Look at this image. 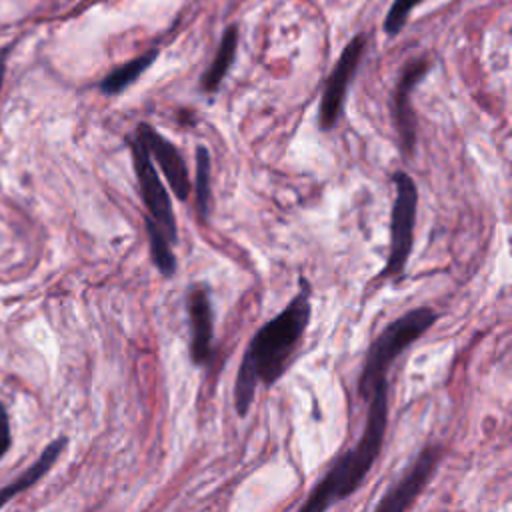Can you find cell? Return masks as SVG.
<instances>
[{
  "label": "cell",
  "instance_id": "ba28073f",
  "mask_svg": "<svg viewBox=\"0 0 512 512\" xmlns=\"http://www.w3.org/2000/svg\"><path fill=\"white\" fill-rule=\"evenodd\" d=\"M134 134L146 144L154 164L160 166V170H162L168 186L176 194V198L184 202L190 196L192 182H190L188 166H186L182 152L176 148V144L172 140H168L164 134L154 130L148 122H138Z\"/></svg>",
  "mask_w": 512,
  "mask_h": 512
},
{
  "label": "cell",
  "instance_id": "4fadbf2b",
  "mask_svg": "<svg viewBox=\"0 0 512 512\" xmlns=\"http://www.w3.org/2000/svg\"><path fill=\"white\" fill-rule=\"evenodd\" d=\"M158 56V50L152 48L128 62H124L122 66L114 68L112 72H108L102 82H100V92L102 94H108V96H114V94H120L122 90H126L130 84H134L142 74L144 70H148L154 60Z\"/></svg>",
  "mask_w": 512,
  "mask_h": 512
},
{
  "label": "cell",
  "instance_id": "7c38bea8",
  "mask_svg": "<svg viewBox=\"0 0 512 512\" xmlns=\"http://www.w3.org/2000/svg\"><path fill=\"white\" fill-rule=\"evenodd\" d=\"M64 446H66V438H64V436H62V438H56L54 442H50V444L44 448V452L40 454V458H38L26 472H22L12 484L4 486V488L0 490V508H2L8 500H12L16 494H20L22 490L34 486V484L54 466V462H56L58 456L62 454Z\"/></svg>",
  "mask_w": 512,
  "mask_h": 512
},
{
  "label": "cell",
  "instance_id": "2e32d148",
  "mask_svg": "<svg viewBox=\"0 0 512 512\" xmlns=\"http://www.w3.org/2000/svg\"><path fill=\"white\" fill-rule=\"evenodd\" d=\"M424 0H394L386 18H384V32L394 38L396 34H400L408 22V16L412 12V8H416L418 4H422Z\"/></svg>",
  "mask_w": 512,
  "mask_h": 512
},
{
  "label": "cell",
  "instance_id": "5b68a950",
  "mask_svg": "<svg viewBox=\"0 0 512 512\" xmlns=\"http://www.w3.org/2000/svg\"><path fill=\"white\" fill-rule=\"evenodd\" d=\"M126 142H128V148L132 154V164H134L142 202L148 210V218H152L160 226V230L166 234L170 244H176L178 242L176 216L172 210L170 194L166 192V186L158 176L156 164H154L146 144L136 134L126 136Z\"/></svg>",
  "mask_w": 512,
  "mask_h": 512
},
{
  "label": "cell",
  "instance_id": "ac0fdd59",
  "mask_svg": "<svg viewBox=\"0 0 512 512\" xmlns=\"http://www.w3.org/2000/svg\"><path fill=\"white\" fill-rule=\"evenodd\" d=\"M8 52H10V46H2V48H0V90H2L4 74H6V60H8Z\"/></svg>",
  "mask_w": 512,
  "mask_h": 512
},
{
  "label": "cell",
  "instance_id": "52a82bcc",
  "mask_svg": "<svg viewBox=\"0 0 512 512\" xmlns=\"http://www.w3.org/2000/svg\"><path fill=\"white\" fill-rule=\"evenodd\" d=\"M432 62L428 56H418L412 58L400 72V78L396 82V90H394V104H392V112H394V124H396V132L400 138V150L404 152V156H412L416 150V114L412 108V90L420 84V80L428 74Z\"/></svg>",
  "mask_w": 512,
  "mask_h": 512
},
{
  "label": "cell",
  "instance_id": "8992f818",
  "mask_svg": "<svg viewBox=\"0 0 512 512\" xmlns=\"http://www.w3.org/2000/svg\"><path fill=\"white\" fill-rule=\"evenodd\" d=\"M366 34H356L342 50L338 62L334 64L324 92H322V100L318 106V126L320 130L328 132L332 130L344 110V100L348 94V86L352 82V78L356 76V70L360 66V60L364 56L366 50Z\"/></svg>",
  "mask_w": 512,
  "mask_h": 512
},
{
  "label": "cell",
  "instance_id": "3957f363",
  "mask_svg": "<svg viewBox=\"0 0 512 512\" xmlns=\"http://www.w3.org/2000/svg\"><path fill=\"white\" fill-rule=\"evenodd\" d=\"M440 314L430 306H420L408 310L406 314L392 320L368 346L360 378H358V394L362 398L370 396L374 382L382 376H388L390 364L412 344L416 342L430 326L436 324Z\"/></svg>",
  "mask_w": 512,
  "mask_h": 512
},
{
  "label": "cell",
  "instance_id": "9a60e30c",
  "mask_svg": "<svg viewBox=\"0 0 512 512\" xmlns=\"http://www.w3.org/2000/svg\"><path fill=\"white\" fill-rule=\"evenodd\" d=\"M144 230L148 236V246H150V256L154 266L160 270L162 276L170 278L176 272V258L170 250V240L160 230V226L148 216L144 218Z\"/></svg>",
  "mask_w": 512,
  "mask_h": 512
},
{
  "label": "cell",
  "instance_id": "e0dca14e",
  "mask_svg": "<svg viewBox=\"0 0 512 512\" xmlns=\"http://www.w3.org/2000/svg\"><path fill=\"white\" fill-rule=\"evenodd\" d=\"M12 444V434H10V420L4 404L0 402V458L8 452Z\"/></svg>",
  "mask_w": 512,
  "mask_h": 512
},
{
  "label": "cell",
  "instance_id": "6da1fadb",
  "mask_svg": "<svg viewBox=\"0 0 512 512\" xmlns=\"http://www.w3.org/2000/svg\"><path fill=\"white\" fill-rule=\"evenodd\" d=\"M298 282L300 290L296 296L280 314L258 328L246 346L234 382V406L238 416L248 414L258 382L274 386L284 376L304 338L312 316V290L304 276H300Z\"/></svg>",
  "mask_w": 512,
  "mask_h": 512
},
{
  "label": "cell",
  "instance_id": "30bf717a",
  "mask_svg": "<svg viewBox=\"0 0 512 512\" xmlns=\"http://www.w3.org/2000/svg\"><path fill=\"white\" fill-rule=\"evenodd\" d=\"M186 314L190 324V358L202 366L210 360L214 342V308L208 286L192 284L188 288Z\"/></svg>",
  "mask_w": 512,
  "mask_h": 512
},
{
  "label": "cell",
  "instance_id": "8fae6325",
  "mask_svg": "<svg viewBox=\"0 0 512 512\" xmlns=\"http://www.w3.org/2000/svg\"><path fill=\"white\" fill-rule=\"evenodd\" d=\"M236 50H238V26L230 24L218 44V50L214 54L212 64L204 70V74L200 76V90L202 92H216L220 88V84L224 82L234 58H236Z\"/></svg>",
  "mask_w": 512,
  "mask_h": 512
},
{
  "label": "cell",
  "instance_id": "277c9868",
  "mask_svg": "<svg viewBox=\"0 0 512 512\" xmlns=\"http://www.w3.org/2000/svg\"><path fill=\"white\" fill-rule=\"evenodd\" d=\"M392 182L396 194L390 212V250L388 260L380 272V278L402 276L414 244V224L418 210L416 182L404 170H396L392 174Z\"/></svg>",
  "mask_w": 512,
  "mask_h": 512
},
{
  "label": "cell",
  "instance_id": "5bb4252c",
  "mask_svg": "<svg viewBox=\"0 0 512 512\" xmlns=\"http://www.w3.org/2000/svg\"><path fill=\"white\" fill-rule=\"evenodd\" d=\"M196 180H194V200L196 210L202 220H208L210 206H212V160L210 150L204 144L196 146Z\"/></svg>",
  "mask_w": 512,
  "mask_h": 512
},
{
  "label": "cell",
  "instance_id": "7a4b0ae2",
  "mask_svg": "<svg viewBox=\"0 0 512 512\" xmlns=\"http://www.w3.org/2000/svg\"><path fill=\"white\" fill-rule=\"evenodd\" d=\"M366 400L368 412L358 442L334 460L328 472L312 488L306 502L300 506L302 512H322L332 504L346 500L362 486L372 470L382 452L388 428V376L374 382Z\"/></svg>",
  "mask_w": 512,
  "mask_h": 512
},
{
  "label": "cell",
  "instance_id": "9c48e42d",
  "mask_svg": "<svg viewBox=\"0 0 512 512\" xmlns=\"http://www.w3.org/2000/svg\"><path fill=\"white\" fill-rule=\"evenodd\" d=\"M442 456V448L438 444H428L410 470L398 480L376 504L378 512H402L414 504V500L420 496V492L426 488L428 480L432 478L434 470L438 468Z\"/></svg>",
  "mask_w": 512,
  "mask_h": 512
}]
</instances>
